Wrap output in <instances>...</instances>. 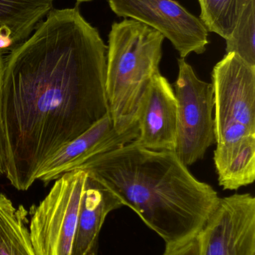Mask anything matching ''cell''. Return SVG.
<instances>
[{"mask_svg": "<svg viewBox=\"0 0 255 255\" xmlns=\"http://www.w3.org/2000/svg\"><path fill=\"white\" fill-rule=\"evenodd\" d=\"M123 206L122 201L112 190L87 175L71 255H98L103 223L109 213Z\"/></svg>", "mask_w": 255, "mask_h": 255, "instance_id": "cell-11", "label": "cell"}, {"mask_svg": "<svg viewBox=\"0 0 255 255\" xmlns=\"http://www.w3.org/2000/svg\"><path fill=\"white\" fill-rule=\"evenodd\" d=\"M201 255H255V198H220L199 233Z\"/></svg>", "mask_w": 255, "mask_h": 255, "instance_id": "cell-7", "label": "cell"}, {"mask_svg": "<svg viewBox=\"0 0 255 255\" xmlns=\"http://www.w3.org/2000/svg\"><path fill=\"white\" fill-rule=\"evenodd\" d=\"M78 170L112 190L166 245L199 235L220 199L174 151L131 142L95 156Z\"/></svg>", "mask_w": 255, "mask_h": 255, "instance_id": "cell-2", "label": "cell"}, {"mask_svg": "<svg viewBox=\"0 0 255 255\" xmlns=\"http://www.w3.org/2000/svg\"><path fill=\"white\" fill-rule=\"evenodd\" d=\"M178 67L174 84L178 101L175 152L189 166L203 159L216 142L214 93L211 83L199 79L185 58L178 59Z\"/></svg>", "mask_w": 255, "mask_h": 255, "instance_id": "cell-5", "label": "cell"}, {"mask_svg": "<svg viewBox=\"0 0 255 255\" xmlns=\"http://www.w3.org/2000/svg\"><path fill=\"white\" fill-rule=\"evenodd\" d=\"M199 19L208 32H214L226 40L236 27L241 15L253 0H198Z\"/></svg>", "mask_w": 255, "mask_h": 255, "instance_id": "cell-15", "label": "cell"}, {"mask_svg": "<svg viewBox=\"0 0 255 255\" xmlns=\"http://www.w3.org/2000/svg\"><path fill=\"white\" fill-rule=\"evenodd\" d=\"M214 164L220 186L225 190H237L255 180V134L217 144Z\"/></svg>", "mask_w": 255, "mask_h": 255, "instance_id": "cell-13", "label": "cell"}, {"mask_svg": "<svg viewBox=\"0 0 255 255\" xmlns=\"http://www.w3.org/2000/svg\"><path fill=\"white\" fill-rule=\"evenodd\" d=\"M215 136L227 128L255 130V67L235 53L226 54L213 69Z\"/></svg>", "mask_w": 255, "mask_h": 255, "instance_id": "cell-8", "label": "cell"}, {"mask_svg": "<svg viewBox=\"0 0 255 255\" xmlns=\"http://www.w3.org/2000/svg\"><path fill=\"white\" fill-rule=\"evenodd\" d=\"M4 58L0 53V175H4L5 171V139L1 119V88H2Z\"/></svg>", "mask_w": 255, "mask_h": 255, "instance_id": "cell-18", "label": "cell"}, {"mask_svg": "<svg viewBox=\"0 0 255 255\" xmlns=\"http://www.w3.org/2000/svg\"><path fill=\"white\" fill-rule=\"evenodd\" d=\"M86 172L75 170L55 180L33 209L29 234L36 255H71Z\"/></svg>", "mask_w": 255, "mask_h": 255, "instance_id": "cell-4", "label": "cell"}, {"mask_svg": "<svg viewBox=\"0 0 255 255\" xmlns=\"http://www.w3.org/2000/svg\"><path fill=\"white\" fill-rule=\"evenodd\" d=\"M27 216L22 205L16 208L10 199L0 193V255H36Z\"/></svg>", "mask_w": 255, "mask_h": 255, "instance_id": "cell-14", "label": "cell"}, {"mask_svg": "<svg viewBox=\"0 0 255 255\" xmlns=\"http://www.w3.org/2000/svg\"><path fill=\"white\" fill-rule=\"evenodd\" d=\"M163 255H201L199 235L177 244L166 245Z\"/></svg>", "mask_w": 255, "mask_h": 255, "instance_id": "cell-17", "label": "cell"}, {"mask_svg": "<svg viewBox=\"0 0 255 255\" xmlns=\"http://www.w3.org/2000/svg\"><path fill=\"white\" fill-rule=\"evenodd\" d=\"M139 135L131 142L152 151H175L178 101L173 87L161 73L145 91L137 112Z\"/></svg>", "mask_w": 255, "mask_h": 255, "instance_id": "cell-9", "label": "cell"}, {"mask_svg": "<svg viewBox=\"0 0 255 255\" xmlns=\"http://www.w3.org/2000/svg\"><path fill=\"white\" fill-rule=\"evenodd\" d=\"M165 37L151 27L125 18L112 25L106 55L109 114L119 134L139 130L137 112L145 91L160 73Z\"/></svg>", "mask_w": 255, "mask_h": 255, "instance_id": "cell-3", "label": "cell"}, {"mask_svg": "<svg viewBox=\"0 0 255 255\" xmlns=\"http://www.w3.org/2000/svg\"><path fill=\"white\" fill-rule=\"evenodd\" d=\"M226 54L235 53L255 67V0L244 10L236 27L226 39Z\"/></svg>", "mask_w": 255, "mask_h": 255, "instance_id": "cell-16", "label": "cell"}, {"mask_svg": "<svg viewBox=\"0 0 255 255\" xmlns=\"http://www.w3.org/2000/svg\"><path fill=\"white\" fill-rule=\"evenodd\" d=\"M112 11L135 19L169 39L181 58L203 54L209 44V32L199 17L175 0H109Z\"/></svg>", "mask_w": 255, "mask_h": 255, "instance_id": "cell-6", "label": "cell"}, {"mask_svg": "<svg viewBox=\"0 0 255 255\" xmlns=\"http://www.w3.org/2000/svg\"><path fill=\"white\" fill-rule=\"evenodd\" d=\"M105 44L78 5L52 9L4 58V175L19 191L43 163L109 113Z\"/></svg>", "mask_w": 255, "mask_h": 255, "instance_id": "cell-1", "label": "cell"}, {"mask_svg": "<svg viewBox=\"0 0 255 255\" xmlns=\"http://www.w3.org/2000/svg\"><path fill=\"white\" fill-rule=\"evenodd\" d=\"M55 0H0V53L16 49L52 10Z\"/></svg>", "mask_w": 255, "mask_h": 255, "instance_id": "cell-12", "label": "cell"}, {"mask_svg": "<svg viewBox=\"0 0 255 255\" xmlns=\"http://www.w3.org/2000/svg\"><path fill=\"white\" fill-rule=\"evenodd\" d=\"M139 130L119 134L115 130L109 114L67 142L52 154L40 168L36 180L47 184L64 174L78 170L95 156L124 146L137 138Z\"/></svg>", "mask_w": 255, "mask_h": 255, "instance_id": "cell-10", "label": "cell"}, {"mask_svg": "<svg viewBox=\"0 0 255 255\" xmlns=\"http://www.w3.org/2000/svg\"><path fill=\"white\" fill-rule=\"evenodd\" d=\"M76 1H77L78 3H80L84 2V1H92V0H76Z\"/></svg>", "mask_w": 255, "mask_h": 255, "instance_id": "cell-19", "label": "cell"}]
</instances>
